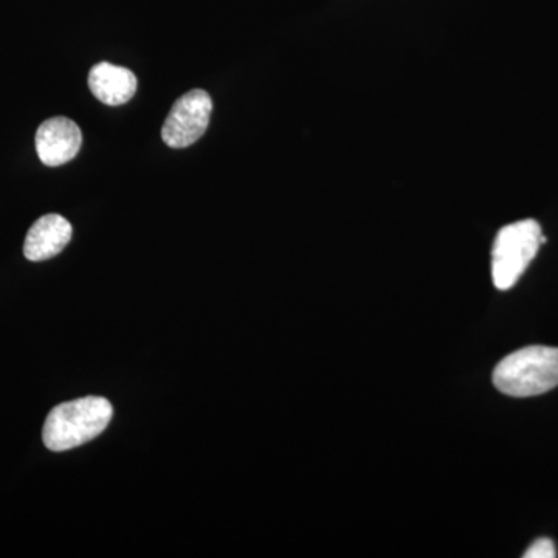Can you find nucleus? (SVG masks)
I'll return each instance as SVG.
<instances>
[{
    "instance_id": "obj_1",
    "label": "nucleus",
    "mask_w": 558,
    "mask_h": 558,
    "mask_svg": "<svg viewBox=\"0 0 558 558\" xmlns=\"http://www.w3.org/2000/svg\"><path fill=\"white\" fill-rule=\"evenodd\" d=\"M112 414L109 400L97 396L61 403L46 418L44 444L51 451L76 449L101 435Z\"/></svg>"
},
{
    "instance_id": "obj_2",
    "label": "nucleus",
    "mask_w": 558,
    "mask_h": 558,
    "mask_svg": "<svg viewBox=\"0 0 558 558\" xmlns=\"http://www.w3.org/2000/svg\"><path fill=\"white\" fill-rule=\"evenodd\" d=\"M502 395L531 398L558 387V348L527 347L512 352L494 371Z\"/></svg>"
},
{
    "instance_id": "obj_3",
    "label": "nucleus",
    "mask_w": 558,
    "mask_h": 558,
    "mask_svg": "<svg viewBox=\"0 0 558 558\" xmlns=\"http://www.w3.org/2000/svg\"><path fill=\"white\" fill-rule=\"evenodd\" d=\"M545 242L542 227L534 219L519 220L499 230L492 250V278L495 288L512 289L532 259L537 256L539 245Z\"/></svg>"
},
{
    "instance_id": "obj_4",
    "label": "nucleus",
    "mask_w": 558,
    "mask_h": 558,
    "mask_svg": "<svg viewBox=\"0 0 558 558\" xmlns=\"http://www.w3.org/2000/svg\"><path fill=\"white\" fill-rule=\"evenodd\" d=\"M213 101L207 92L190 90L174 102L161 130V138L171 148H189L205 134Z\"/></svg>"
},
{
    "instance_id": "obj_5",
    "label": "nucleus",
    "mask_w": 558,
    "mask_h": 558,
    "mask_svg": "<svg viewBox=\"0 0 558 558\" xmlns=\"http://www.w3.org/2000/svg\"><path fill=\"white\" fill-rule=\"evenodd\" d=\"M83 145V134L75 121L54 117L44 121L36 132V153L47 167H61L75 159Z\"/></svg>"
},
{
    "instance_id": "obj_6",
    "label": "nucleus",
    "mask_w": 558,
    "mask_h": 558,
    "mask_svg": "<svg viewBox=\"0 0 558 558\" xmlns=\"http://www.w3.org/2000/svg\"><path fill=\"white\" fill-rule=\"evenodd\" d=\"M72 226L60 215H46L33 223L25 238L24 255L28 260H46L60 255L72 240Z\"/></svg>"
},
{
    "instance_id": "obj_7",
    "label": "nucleus",
    "mask_w": 558,
    "mask_h": 558,
    "mask_svg": "<svg viewBox=\"0 0 558 558\" xmlns=\"http://www.w3.org/2000/svg\"><path fill=\"white\" fill-rule=\"evenodd\" d=\"M92 94L108 106H121L137 92V78L130 69L100 62L89 73Z\"/></svg>"
},
{
    "instance_id": "obj_8",
    "label": "nucleus",
    "mask_w": 558,
    "mask_h": 558,
    "mask_svg": "<svg viewBox=\"0 0 558 558\" xmlns=\"http://www.w3.org/2000/svg\"><path fill=\"white\" fill-rule=\"evenodd\" d=\"M524 558H554L557 557L556 546L549 538H539L529 546Z\"/></svg>"
}]
</instances>
